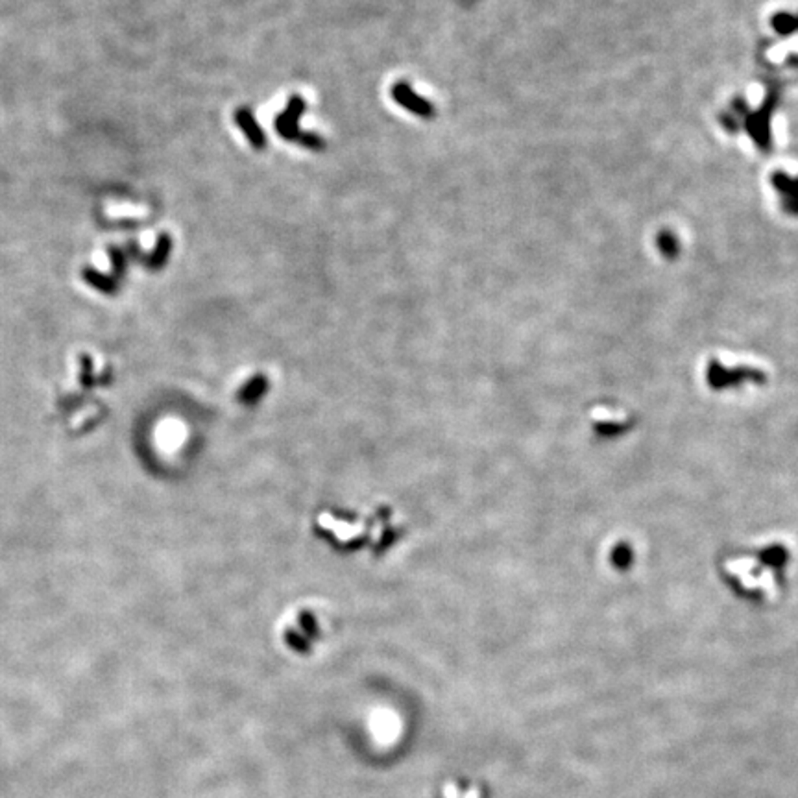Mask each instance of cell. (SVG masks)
<instances>
[{"instance_id": "1", "label": "cell", "mask_w": 798, "mask_h": 798, "mask_svg": "<svg viewBox=\"0 0 798 798\" xmlns=\"http://www.w3.org/2000/svg\"><path fill=\"white\" fill-rule=\"evenodd\" d=\"M394 98L398 100L399 104H403L405 108H409L410 111L418 113V115H421V117H429V115H433V108H430L429 104L425 102V100H421L420 97L412 94V91L409 89V85H405V83H399V85H396Z\"/></svg>"}, {"instance_id": "2", "label": "cell", "mask_w": 798, "mask_h": 798, "mask_svg": "<svg viewBox=\"0 0 798 798\" xmlns=\"http://www.w3.org/2000/svg\"><path fill=\"white\" fill-rule=\"evenodd\" d=\"M237 118H239V122H241V126L244 128L246 135L250 137L251 143H255L257 146H262V144H265V139H262L261 135V130L257 128V124L253 122V118H251L244 109L237 115Z\"/></svg>"}, {"instance_id": "3", "label": "cell", "mask_w": 798, "mask_h": 798, "mask_svg": "<svg viewBox=\"0 0 798 798\" xmlns=\"http://www.w3.org/2000/svg\"><path fill=\"white\" fill-rule=\"evenodd\" d=\"M83 277L88 279V283H91L92 287L100 288V290H108L111 292L113 288H115V283L109 279V277L102 276V274H98L97 270H92V268H88V270H83Z\"/></svg>"}, {"instance_id": "4", "label": "cell", "mask_w": 798, "mask_h": 798, "mask_svg": "<svg viewBox=\"0 0 798 798\" xmlns=\"http://www.w3.org/2000/svg\"><path fill=\"white\" fill-rule=\"evenodd\" d=\"M169 250H170V241H169V239H167V235H163V239L159 241L158 250H155V253H154V255H152V257H150V265H154V268H155V266L161 265V262H163L164 259H167V255H169Z\"/></svg>"}, {"instance_id": "5", "label": "cell", "mask_w": 798, "mask_h": 798, "mask_svg": "<svg viewBox=\"0 0 798 798\" xmlns=\"http://www.w3.org/2000/svg\"><path fill=\"white\" fill-rule=\"evenodd\" d=\"M111 259H113V266H115V270L117 272H122L124 270V257L122 253H120V250H115V248H111Z\"/></svg>"}]
</instances>
